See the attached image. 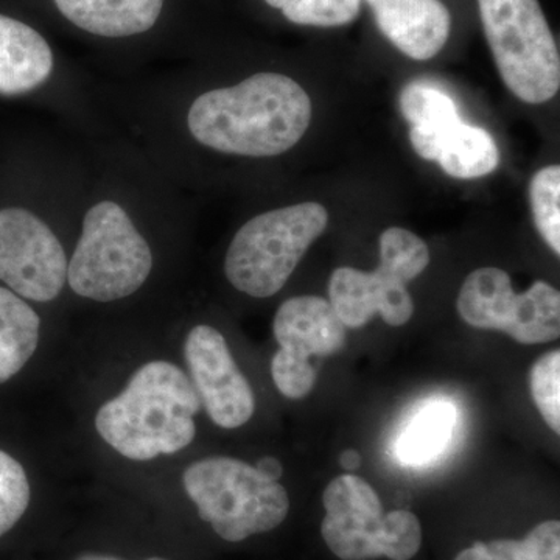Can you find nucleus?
<instances>
[{
    "label": "nucleus",
    "instance_id": "13",
    "mask_svg": "<svg viewBox=\"0 0 560 560\" xmlns=\"http://www.w3.org/2000/svg\"><path fill=\"white\" fill-rule=\"evenodd\" d=\"M377 27L408 58L436 57L452 32V14L442 0H366Z\"/></svg>",
    "mask_w": 560,
    "mask_h": 560
},
{
    "label": "nucleus",
    "instance_id": "23",
    "mask_svg": "<svg viewBox=\"0 0 560 560\" xmlns=\"http://www.w3.org/2000/svg\"><path fill=\"white\" fill-rule=\"evenodd\" d=\"M31 504V482L20 460L0 451V537L16 526Z\"/></svg>",
    "mask_w": 560,
    "mask_h": 560
},
{
    "label": "nucleus",
    "instance_id": "9",
    "mask_svg": "<svg viewBox=\"0 0 560 560\" xmlns=\"http://www.w3.org/2000/svg\"><path fill=\"white\" fill-rule=\"evenodd\" d=\"M456 308L475 329L504 331L521 345H545L560 335V293L537 280L515 293L511 278L499 268H480L460 287Z\"/></svg>",
    "mask_w": 560,
    "mask_h": 560
},
{
    "label": "nucleus",
    "instance_id": "6",
    "mask_svg": "<svg viewBox=\"0 0 560 560\" xmlns=\"http://www.w3.org/2000/svg\"><path fill=\"white\" fill-rule=\"evenodd\" d=\"M320 534L341 560H410L422 545V526L411 511L385 514L381 497L363 478H335L323 495Z\"/></svg>",
    "mask_w": 560,
    "mask_h": 560
},
{
    "label": "nucleus",
    "instance_id": "5",
    "mask_svg": "<svg viewBox=\"0 0 560 560\" xmlns=\"http://www.w3.org/2000/svg\"><path fill=\"white\" fill-rule=\"evenodd\" d=\"M501 80L518 101L540 105L560 88L558 44L539 0H478Z\"/></svg>",
    "mask_w": 560,
    "mask_h": 560
},
{
    "label": "nucleus",
    "instance_id": "10",
    "mask_svg": "<svg viewBox=\"0 0 560 560\" xmlns=\"http://www.w3.org/2000/svg\"><path fill=\"white\" fill-rule=\"evenodd\" d=\"M68 279V260L54 231L31 210L0 209V280L18 296L57 300Z\"/></svg>",
    "mask_w": 560,
    "mask_h": 560
},
{
    "label": "nucleus",
    "instance_id": "16",
    "mask_svg": "<svg viewBox=\"0 0 560 560\" xmlns=\"http://www.w3.org/2000/svg\"><path fill=\"white\" fill-rule=\"evenodd\" d=\"M66 20L105 38L149 32L160 20L164 0H54Z\"/></svg>",
    "mask_w": 560,
    "mask_h": 560
},
{
    "label": "nucleus",
    "instance_id": "15",
    "mask_svg": "<svg viewBox=\"0 0 560 560\" xmlns=\"http://www.w3.org/2000/svg\"><path fill=\"white\" fill-rule=\"evenodd\" d=\"M54 54L40 33L0 14V94H27L46 83Z\"/></svg>",
    "mask_w": 560,
    "mask_h": 560
},
{
    "label": "nucleus",
    "instance_id": "19",
    "mask_svg": "<svg viewBox=\"0 0 560 560\" xmlns=\"http://www.w3.org/2000/svg\"><path fill=\"white\" fill-rule=\"evenodd\" d=\"M455 560H560V523L541 522L518 540L477 541Z\"/></svg>",
    "mask_w": 560,
    "mask_h": 560
},
{
    "label": "nucleus",
    "instance_id": "11",
    "mask_svg": "<svg viewBox=\"0 0 560 560\" xmlns=\"http://www.w3.org/2000/svg\"><path fill=\"white\" fill-rule=\"evenodd\" d=\"M184 355L212 422L228 430L245 425L256 410V397L223 335L206 324L194 327L187 335Z\"/></svg>",
    "mask_w": 560,
    "mask_h": 560
},
{
    "label": "nucleus",
    "instance_id": "24",
    "mask_svg": "<svg viewBox=\"0 0 560 560\" xmlns=\"http://www.w3.org/2000/svg\"><path fill=\"white\" fill-rule=\"evenodd\" d=\"M530 396L541 418L556 434L560 433V350H551L530 368Z\"/></svg>",
    "mask_w": 560,
    "mask_h": 560
},
{
    "label": "nucleus",
    "instance_id": "7",
    "mask_svg": "<svg viewBox=\"0 0 560 560\" xmlns=\"http://www.w3.org/2000/svg\"><path fill=\"white\" fill-rule=\"evenodd\" d=\"M151 268L149 242L117 202L101 201L88 210L68 264L70 289L92 301L124 300L145 283Z\"/></svg>",
    "mask_w": 560,
    "mask_h": 560
},
{
    "label": "nucleus",
    "instance_id": "21",
    "mask_svg": "<svg viewBox=\"0 0 560 560\" xmlns=\"http://www.w3.org/2000/svg\"><path fill=\"white\" fill-rule=\"evenodd\" d=\"M296 25L342 27L359 18L361 0H264Z\"/></svg>",
    "mask_w": 560,
    "mask_h": 560
},
{
    "label": "nucleus",
    "instance_id": "27",
    "mask_svg": "<svg viewBox=\"0 0 560 560\" xmlns=\"http://www.w3.org/2000/svg\"><path fill=\"white\" fill-rule=\"evenodd\" d=\"M340 464L342 469L346 471H355L360 469L361 466V456L359 452L352 451H346L341 455Z\"/></svg>",
    "mask_w": 560,
    "mask_h": 560
},
{
    "label": "nucleus",
    "instance_id": "17",
    "mask_svg": "<svg viewBox=\"0 0 560 560\" xmlns=\"http://www.w3.org/2000/svg\"><path fill=\"white\" fill-rule=\"evenodd\" d=\"M40 319L21 296L0 287V385L13 378L38 349Z\"/></svg>",
    "mask_w": 560,
    "mask_h": 560
},
{
    "label": "nucleus",
    "instance_id": "3",
    "mask_svg": "<svg viewBox=\"0 0 560 560\" xmlns=\"http://www.w3.org/2000/svg\"><path fill=\"white\" fill-rule=\"evenodd\" d=\"M327 224L329 212L318 202H301L254 217L232 238L224 260L228 280L249 296H275Z\"/></svg>",
    "mask_w": 560,
    "mask_h": 560
},
{
    "label": "nucleus",
    "instance_id": "25",
    "mask_svg": "<svg viewBox=\"0 0 560 560\" xmlns=\"http://www.w3.org/2000/svg\"><path fill=\"white\" fill-rule=\"evenodd\" d=\"M271 374L276 388L287 399H304L316 385V370L311 360L300 359L282 349L272 359Z\"/></svg>",
    "mask_w": 560,
    "mask_h": 560
},
{
    "label": "nucleus",
    "instance_id": "8",
    "mask_svg": "<svg viewBox=\"0 0 560 560\" xmlns=\"http://www.w3.org/2000/svg\"><path fill=\"white\" fill-rule=\"evenodd\" d=\"M427 243L404 228H389L381 235V265L364 272L342 267L331 272L330 305L350 329L366 326L381 315L388 326H405L415 313L407 283L429 267Z\"/></svg>",
    "mask_w": 560,
    "mask_h": 560
},
{
    "label": "nucleus",
    "instance_id": "2",
    "mask_svg": "<svg viewBox=\"0 0 560 560\" xmlns=\"http://www.w3.org/2000/svg\"><path fill=\"white\" fill-rule=\"evenodd\" d=\"M200 408L197 389L179 368L151 361L132 375L119 396L103 405L95 427L102 440L125 458L150 460L191 444Z\"/></svg>",
    "mask_w": 560,
    "mask_h": 560
},
{
    "label": "nucleus",
    "instance_id": "20",
    "mask_svg": "<svg viewBox=\"0 0 560 560\" xmlns=\"http://www.w3.org/2000/svg\"><path fill=\"white\" fill-rule=\"evenodd\" d=\"M530 209L534 223L556 256L560 254V167L541 168L530 179Z\"/></svg>",
    "mask_w": 560,
    "mask_h": 560
},
{
    "label": "nucleus",
    "instance_id": "12",
    "mask_svg": "<svg viewBox=\"0 0 560 560\" xmlns=\"http://www.w3.org/2000/svg\"><path fill=\"white\" fill-rule=\"evenodd\" d=\"M410 140L422 160L438 162L452 178H482L500 164L499 147L490 132L460 117L433 128H411Z\"/></svg>",
    "mask_w": 560,
    "mask_h": 560
},
{
    "label": "nucleus",
    "instance_id": "22",
    "mask_svg": "<svg viewBox=\"0 0 560 560\" xmlns=\"http://www.w3.org/2000/svg\"><path fill=\"white\" fill-rule=\"evenodd\" d=\"M400 110L411 127L459 116L458 105L447 92L422 81H415L404 88Z\"/></svg>",
    "mask_w": 560,
    "mask_h": 560
},
{
    "label": "nucleus",
    "instance_id": "28",
    "mask_svg": "<svg viewBox=\"0 0 560 560\" xmlns=\"http://www.w3.org/2000/svg\"><path fill=\"white\" fill-rule=\"evenodd\" d=\"M77 560H121L117 558H113V556H105V555H81L79 559ZM147 560H165L160 558H151Z\"/></svg>",
    "mask_w": 560,
    "mask_h": 560
},
{
    "label": "nucleus",
    "instance_id": "26",
    "mask_svg": "<svg viewBox=\"0 0 560 560\" xmlns=\"http://www.w3.org/2000/svg\"><path fill=\"white\" fill-rule=\"evenodd\" d=\"M256 469L271 481H279L283 471L282 464H280L276 458L260 459L259 463H257Z\"/></svg>",
    "mask_w": 560,
    "mask_h": 560
},
{
    "label": "nucleus",
    "instance_id": "14",
    "mask_svg": "<svg viewBox=\"0 0 560 560\" xmlns=\"http://www.w3.org/2000/svg\"><path fill=\"white\" fill-rule=\"evenodd\" d=\"M276 341L280 349L311 360L340 352L346 342V326L319 296H296L283 302L275 316Z\"/></svg>",
    "mask_w": 560,
    "mask_h": 560
},
{
    "label": "nucleus",
    "instance_id": "1",
    "mask_svg": "<svg viewBox=\"0 0 560 560\" xmlns=\"http://www.w3.org/2000/svg\"><path fill=\"white\" fill-rule=\"evenodd\" d=\"M312 101L300 83L261 72L241 84L200 95L191 103V136L220 153L248 158L279 156L308 130Z\"/></svg>",
    "mask_w": 560,
    "mask_h": 560
},
{
    "label": "nucleus",
    "instance_id": "4",
    "mask_svg": "<svg viewBox=\"0 0 560 560\" xmlns=\"http://www.w3.org/2000/svg\"><path fill=\"white\" fill-rule=\"evenodd\" d=\"M183 482L201 521L228 541L278 528L290 512L285 488L241 459L213 456L197 460L184 471Z\"/></svg>",
    "mask_w": 560,
    "mask_h": 560
},
{
    "label": "nucleus",
    "instance_id": "18",
    "mask_svg": "<svg viewBox=\"0 0 560 560\" xmlns=\"http://www.w3.org/2000/svg\"><path fill=\"white\" fill-rule=\"evenodd\" d=\"M456 410L451 401L433 400L420 408L397 438L396 456L408 466H423L438 458L452 440Z\"/></svg>",
    "mask_w": 560,
    "mask_h": 560
}]
</instances>
